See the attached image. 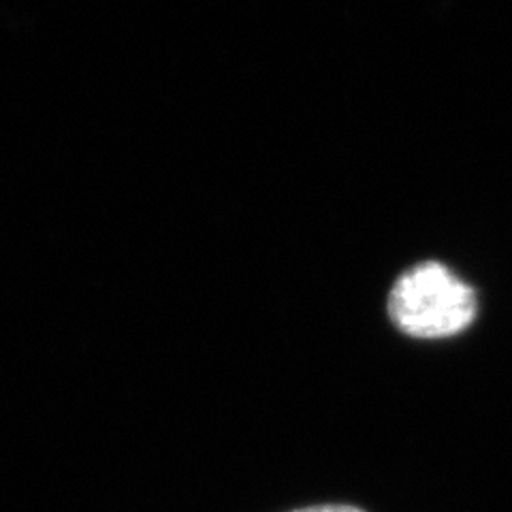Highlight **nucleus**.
Returning <instances> with one entry per match:
<instances>
[{
  "label": "nucleus",
  "mask_w": 512,
  "mask_h": 512,
  "mask_svg": "<svg viewBox=\"0 0 512 512\" xmlns=\"http://www.w3.org/2000/svg\"><path fill=\"white\" fill-rule=\"evenodd\" d=\"M397 329L419 340H444L466 331L478 314L476 291L438 261H425L397 278L389 297Z\"/></svg>",
  "instance_id": "obj_1"
},
{
  "label": "nucleus",
  "mask_w": 512,
  "mask_h": 512,
  "mask_svg": "<svg viewBox=\"0 0 512 512\" xmlns=\"http://www.w3.org/2000/svg\"><path fill=\"white\" fill-rule=\"evenodd\" d=\"M293 512H365L357 506H348V504H320V506H310V508H299Z\"/></svg>",
  "instance_id": "obj_2"
}]
</instances>
